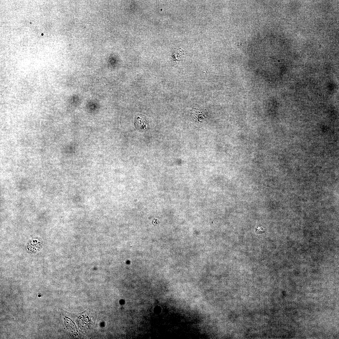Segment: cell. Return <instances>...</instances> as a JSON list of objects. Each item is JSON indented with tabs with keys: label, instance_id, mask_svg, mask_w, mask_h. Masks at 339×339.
<instances>
[{
	"label": "cell",
	"instance_id": "obj_1",
	"mask_svg": "<svg viewBox=\"0 0 339 339\" xmlns=\"http://www.w3.org/2000/svg\"><path fill=\"white\" fill-rule=\"evenodd\" d=\"M136 127L139 130L144 131L148 129V121L142 116H138L135 121Z\"/></svg>",
	"mask_w": 339,
	"mask_h": 339
}]
</instances>
